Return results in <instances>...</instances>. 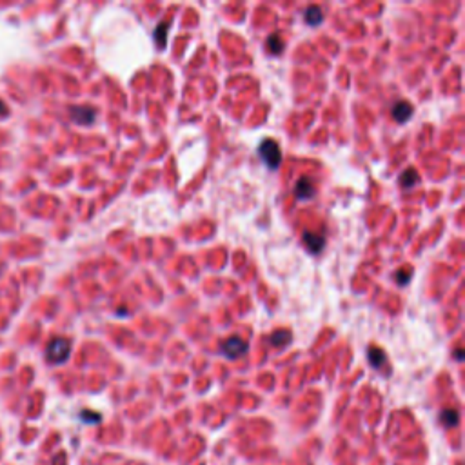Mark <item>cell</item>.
<instances>
[{
    "instance_id": "1",
    "label": "cell",
    "mask_w": 465,
    "mask_h": 465,
    "mask_svg": "<svg viewBox=\"0 0 465 465\" xmlns=\"http://www.w3.org/2000/svg\"><path fill=\"white\" fill-rule=\"evenodd\" d=\"M258 154L269 169H278L282 164V149H280L278 142H274L273 138H266L262 142L258 147Z\"/></svg>"
},
{
    "instance_id": "2",
    "label": "cell",
    "mask_w": 465,
    "mask_h": 465,
    "mask_svg": "<svg viewBox=\"0 0 465 465\" xmlns=\"http://www.w3.org/2000/svg\"><path fill=\"white\" fill-rule=\"evenodd\" d=\"M69 353H71V342L66 340V338H55L47 345L46 356L51 364H64L69 358Z\"/></svg>"
},
{
    "instance_id": "3",
    "label": "cell",
    "mask_w": 465,
    "mask_h": 465,
    "mask_svg": "<svg viewBox=\"0 0 465 465\" xmlns=\"http://www.w3.org/2000/svg\"><path fill=\"white\" fill-rule=\"evenodd\" d=\"M220 351H222L224 356L235 360V358H240L247 353V342L240 337H231V338H227L224 344H222Z\"/></svg>"
},
{
    "instance_id": "4",
    "label": "cell",
    "mask_w": 465,
    "mask_h": 465,
    "mask_svg": "<svg viewBox=\"0 0 465 465\" xmlns=\"http://www.w3.org/2000/svg\"><path fill=\"white\" fill-rule=\"evenodd\" d=\"M71 118L73 122L80 125H87V124H93L96 118V111L89 106H76V108H71Z\"/></svg>"
},
{
    "instance_id": "5",
    "label": "cell",
    "mask_w": 465,
    "mask_h": 465,
    "mask_svg": "<svg viewBox=\"0 0 465 465\" xmlns=\"http://www.w3.org/2000/svg\"><path fill=\"white\" fill-rule=\"evenodd\" d=\"M316 195V187L313 184L311 178L302 176L298 182L295 184V196L296 200H313Z\"/></svg>"
},
{
    "instance_id": "6",
    "label": "cell",
    "mask_w": 465,
    "mask_h": 465,
    "mask_svg": "<svg viewBox=\"0 0 465 465\" xmlns=\"http://www.w3.org/2000/svg\"><path fill=\"white\" fill-rule=\"evenodd\" d=\"M302 240H303V245H305V249H307L311 254L320 253V251L324 249V245H325V237H324V235H318V232L305 231V232H303Z\"/></svg>"
},
{
    "instance_id": "7",
    "label": "cell",
    "mask_w": 465,
    "mask_h": 465,
    "mask_svg": "<svg viewBox=\"0 0 465 465\" xmlns=\"http://www.w3.org/2000/svg\"><path fill=\"white\" fill-rule=\"evenodd\" d=\"M412 113H415V108H412L409 102H405V100L396 102V104L393 106V109H391V115H393V118H395L398 124H403V122L409 120L412 116Z\"/></svg>"
},
{
    "instance_id": "8",
    "label": "cell",
    "mask_w": 465,
    "mask_h": 465,
    "mask_svg": "<svg viewBox=\"0 0 465 465\" xmlns=\"http://www.w3.org/2000/svg\"><path fill=\"white\" fill-rule=\"evenodd\" d=\"M418 182H420V176H418V173H416V169H412V167H409V169H405L402 174H400V186H402L403 189H412Z\"/></svg>"
},
{
    "instance_id": "9",
    "label": "cell",
    "mask_w": 465,
    "mask_h": 465,
    "mask_svg": "<svg viewBox=\"0 0 465 465\" xmlns=\"http://www.w3.org/2000/svg\"><path fill=\"white\" fill-rule=\"evenodd\" d=\"M303 20L307 22L309 25H318L320 22L324 20V13L318 6H309L305 11H303Z\"/></svg>"
},
{
    "instance_id": "10",
    "label": "cell",
    "mask_w": 465,
    "mask_h": 465,
    "mask_svg": "<svg viewBox=\"0 0 465 465\" xmlns=\"http://www.w3.org/2000/svg\"><path fill=\"white\" fill-rule=\"evenodd\" d=\"M267 49H269L273 55H282L283 49H286V42H283L282 35L280 33L271 35V37L267 38Z\"/></svg>"
},
{
    "instance_id": "11",
    "label": "cell",
    "mask_w": 465,
    "mask_h": 465,
    "mask_svg": "<svg viewBox=\"0 0 465 465\" xmlns=\"http://www.w3.org/2000/svg\"><path fill=\"white\" fill-rule=\"evenodd\" d=\"M269 342L274 347H286L291 342V332L287 329H278V331H274L269 337Z\"/></svg>"
},
{
    "instance_id": "12",
    "label": "cell",
    "mask_w": 465,
    "mask_h": 465,
    "mask_svg": "<svg viewBox=\"0 0 465 465\" xmlns=\"http://www.w3.org/2000/svg\"><path fill=\"white\" fill-rule=\"evenodd\" d=\"M440 420L445 427H454L460 422V415H458L456 409H444L440 415Z\"/></svg>"
},
{
    "instance_id": "13",
    "label": "cell",
    "mask_w": 465,
    "mask_h": 465,
    "mask_svg": "<svg viewBox=\"0 0 465 465\" xmlns=\"http://www.w3.org/2000/svg\"><path fill=\"white\" fill-rule=\"evenodd\" d=\"M387 356L380 347H371L369 349V364L373 367H382L385 364Z\"/></svg>"
},
{
    "instance_id": "14",
    "label": "cell",
    "mask_w": 465,
    "mask_h": 465,
    "mask_svg": "<svg viewBox=\"0 0 465 465\" xmlns=\"http://www.w3.org/2000/svg\"><path fill=\"white\" fill-rule=\"evenodd\" d=\"M167 28H169V24H167V22H162V24H158L157 29H154V42H157L158 47H166Z\"/></svg>"
},
{
    "instance_id": "15",
    "label": "cell",
    "mask_w": 465,
    "mask_h": 465,
    "mask_svg": "<svg viewBox=\"0 0 465 465\" xmlns=\"http://www.w3.org/2000/svg\"><path fill=\"white\" fill-rule=\"evenodd\" d=\"M395 278H396V282H398V286H405V283L411 280V269H400V271H396Z\"/></svg>"
},
{
    "instance_id": "16",
    "label": "cell",
    "mask_w": 465,
    "mask_h": 465,
    "mask_svg": "<svg viewBox=\"0 0 465 465\" xmlns=\"http://www.w3.org/2000/svg\"><path fill=\"white\" fill-rule=\"evenodd\" d=\"M82 420L84 422H91V424H95V422H100V416L96 415V412H82Z\"/></svg>"
},
{
    "instance_id": "17",
    "label": "cell",
    "mask_w": 465,
    "mask_h": 465,
    "mask_svg": "<svg viewBox=\"0 0 465 465\" xmlns=\"http://www.w3.org/2000/svg\"><path fill=\"white\" fill-rule=\"evenodd\" d=\"M4 113H6V108H4L2 104H0V115H4Z\"/></svg>"
},
{
    "instance_id": "18",
    "label": "cell",
    "mask_w": 465,
    "mask_h": 465,
    "mask_svg": "<svg viewBox=\"0 0 465 465\" xmlns=\"http://www.w3.org/2000/svg\"><path fill=\"white\" fill-rule=\"evenodd\" d=\"M456 358H458V360H461V351H460V349L456 351Z\"/></svg>"
}]
</instances>
